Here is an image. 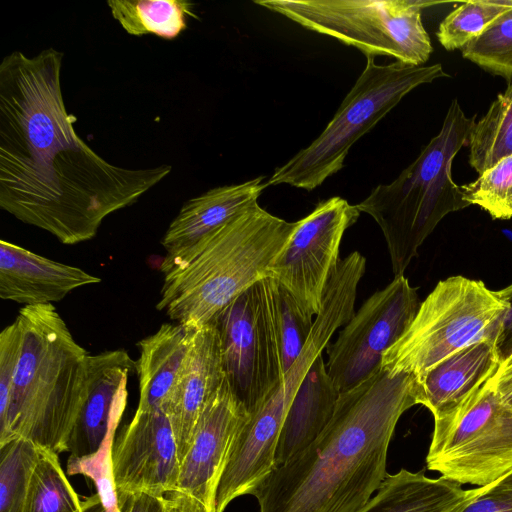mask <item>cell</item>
Here are the masks:
<instances>
[{
  "label": "cell",
  "mask_w": 512,
  "mask_h": 512,
  "mask_svg": "<svg viewBox=\"0 0 512 512\" xmlns=\"http://www.w3.org/2000/svg\"><path fill=\"white\" fill-rule=\"evenodd\" d=\"M63 57L13 51L0 64V208L70 245L94 238L172 166H116L84 142L63 99Z\"/></svg>",
  "instance_id": "obj_1"
},
{
  "label": "cell",
  "mask_w": 512,
  "mask_h": 512,
  "mask_svg": "<svg viewBox=\"0 0 512 512\" xmlns=\"http://www.w3.org/2000/svg\"><path fill=\"white\" fill-rule=\"evenodd\" d=\"M416 404L415 377L382 367L341 393L314 442L253 490L260 512H359L387 474L399 418Z\"/></svg>",
  "instance_id": "obj_2"
},
{
  "label": "cell",
  "mask_w": 512,
  "mask_h": 512,
  "mask_svg": "<svg viewBox=\"0 0 512 512\" xmlns=\"http://www.w3.org/2000/svg\"><path fill=\"white\" fill-rule=\"evenodd\" d=\"M297 225L259 204L181 252L166 255L157 309L198 329L233 299L268 277V267Z\"/></svg>",
  "instance_id": "obj_3"
},
{
  "label": "cell",
  "mask_w": 512,
  "mask_h": 512,
  "mask_svg": "<svg viewBox=\"0 0 512 512\" xmlns=\"http://www.w3.org/2000/svg\"><path fill=\"white\" fill-rule=\"evenodd\" d=\"M16 320L22 347L8 407L0 417V445L21 437L65 452L86 395L89 353L53 304L24 306Z\"/></svg>",
  "instance_id": "obj_4"
},
{
  "label": "cell",
  "mask_w": 512,
  "mask_h": 512,
  "mask_svg": "<svg viewBox=\"0 0 512 512\" xmlns=\"http://www.w3.org/2000/svg\"><path fill=\"white\" fill-rule=\"evenodd\" d=\"M475 119L476 115L466 116L454 99L439 133L419 156L394 181L376 186L356 205L382 230L395 276L404 274L446 215L469 206L452 179V162L468 144Z\"/></svg>",
  "instance_id": "obj_5"
},
{
  "label": "cell",
  "mask_w": 512,
  "mask_h": 512,
  "mask_svg": "<svg viewBox=\"0 0 512 512\" xmlns=\"http://www.w3.org/2000/svg\"><path fill=\"white\" fill-rule=\"evenodd\" d=\"M448 77L440 63L415 66L399 61L378 65L366 56V66L332 120L306 148L275 169L268 185L287 184L308 191L342 169L355 142L370 131L410 91Z\"/></svg>",
  "instance_id": "obj_6"
},
{
  "label": "cell",
  "mask_w": 512,
  "mask_h": 512,
  "mask_svg": "<svg viewBox=\"0 0 512 512\" xmlns=\"http://www.w3.org/2000/svg\"><path fill=\"white\" fill-rule=\"evenodd\" d=\"M507 303L482 281L452 276L420 303L407 331L384 354L391 375L419 377L444 358L484 340H496Z\"/></svg>",
  "instance_id": "obj_7"
},
{
  "label": "cell",
  "mask_w": 512,
  "mask_h": 512,
  "mask_svg": "<svg viewBox=\"0 0 512 512\" xmlns=\"http://www.w3.org/2000/svg\"><path fill=\"white\" fill-rule=\"evenodd\" d=\"M306 29L354 46L365 56L385 55L421 66L433 51L421 14L436 4L419 0L254 1Z\"/></svg>",
  "instance_id": "obj_8"
},
{
  "label": "cell",
  "mask_w": 512,
  "mask_h": 512,
  "mask_svg": "<svg viewBox=\"0 0 512 512\" xmlns=\"http://www.w3.org/2000/svg\"><path fill=\"white\" fill-rule=\"evenodd\" d=\"M427 467L459 484L488 485L512 471V410L490 379L458 409L434 420Z\"/></svg>",
  "instance_id": "obj_9"
},
{
  "label": "cell",
  "mask_w": 512,
  "mask_h": 512,
  "mask_svg": "<svg viewBox=\"0 0 512 512\" xmlns=\"http://www.w3.org/2000/svg\"><path fill=\"white\" fill-rule=\"evenodd\" d=\"M211 322L219 335L225 377L251 415L284 376L264 279L233 299Z\"/></svg>",
  "instance_id": "obj_10"
},
{
  "label": "cell",
  "mask_w": 512,
  "mask_h": 512,
  "mask_svg": "<svg viewBox=\"0 0 512 512\" xmlns=\"http://www.w3.org/2000/svg\"><path fill=\"white\" fill-rule=\"evenodd\" d=\"M420 303L402 275L371 295L328 344V375L339 393L361 384L381 368L385 352L407 331Z\"/></svg>",
  "instance_id": "obj_11"
},
{
  "label": "cell",
  "mask_w": 512,
  "mask_h": 512,
  "mask_svg": "<svg viewBox=\"0 0 512 512\" xmlns=\"http://www.w3.org/2000/svg\"><path fill=\"white\" fill-rule=\"evenodd\" d=\"M360 210L339 196L317 204L297 221L289 240L268 267V277L282 285L309 315H318L326 287L340 262L345 231Z\"/></svg>",
  "instance_id": "obj_12"
},
{
  "label": "cell",
  "mask_w": 512,
  "mask_h": 512,
  "mask_svg": "<svg viewBox=\"0 0 512 512\" xmlns=\"http://www.w3.org/2000/svg\"><path fill=\"white\" fill-rule=\"evenodd\" d=\"M109 470L116 497L137 493L164 497L176 491L180 459L164 409L136 410L111 444Z\"/></svg>",
  "instance_id": "obj_13"
},
{
  "label": "cell",
  "mask_w": 512,
  "mask_h": 512,
  "mask_svg": "<svg viewBox=\"0 0 512 512\" xmlns=\"http://www.w3.org/2000/svg\"><path fill=\"white\" fill-rule=\"evenodd\" d=\"M136 362L125 350L88 357L85 399L65 444L69 474L95 460L111 438L127 402V384Z\"/></svg>",
  "instance_id": "obj_14"
},
{
  "label": "cell",
  "mask_w": 512,
  "mask_h": 512,
  "mask_svg": "<svg viewBox=\"0 0 512 512\" xmlns=\"http://www.w3.org/2000/svg\"><path fill=\"white\" fill-rule=\"evenodd\" d=\"M248 417L225 377L198 418L190 447L180 464L176 491L195 498L213 512L217 484L230 445Z\"/></svg>",
  "instance_id": "obj_15"
},
{
  "label": "cell",
  "mask_w": 512,
  "mask_h": 512,
  "mask_svg": "<svg viewBox=\"0 0 512 512\" xmlns=\"http://www.w3.org/2000/svg\"><path fill=\"white\" fill-rule=\"evenodd\" d=\"M101 279L81 268L0 241V297L25 306L52 304Z\"/></svg>",
  "instance_id": "obj_16"
},
{
  "label": "cell",
  "mask_w": 512,
  "mask_h": 512,
  "mask_svg": "<svg viewBox=\"0 0 512 512\" xmlns=\"http://www.w3.org/2000/svg\"><path fill=\"white\" fill-rule=\"evenodd\" d=\"M224 378L219 335L210 322L196 329L184 368L165 409L174 431L180 464L205 404Z\"/></svg>",
  "instance_id": "obj_17"
},
{
  "label": "cell",
  "mask_w": 512,
  "mask_h": 512,
  "mask_svg": "<svg viewBox=\"0 0 512 512\" xmlns=\"http://www.w3.org/2000/svg\"><path fill=\"white\" fill-rule=\"evenodd\" d=\"M498 366L494 341L467 346L415 377L417 404L427 407L434 420L444 418L489 380Z\"/></svg>",
  "instance_id": "obj_18"
},
{
  "label": "cell",
  "mask_w": 512,
  "mask_h": 512,
  "mask_svg": "<svg viewBox=\"0 0 512 512\" xmlns=\"http://www.w3.org/2000/svg\"><path fill=\"white\" fill-rule=\"evenodd\" d=\"M264 176L219 186L189 199L170 223L162 245L166 255L186 250L244 213L268 187Z\"/></svg>",
  "instance_id": "obj_19"
},
{
  "label": "cell",
  "mask_w": 512,
  "mask_h": 512,
  "mask_svg": "<svg viewBox=\"0 0 512 512\" xmlns=\"http://www.w3.org/2000/svg\"><path fill=\"white\" fill-rule=\"evenodd\" d=\"M195 331L180 323H165L154 334L138 342L137 410L166 409L184 368Z\"/></svg>",
  "instance_id": "obj_20"
},
{
  "label": "cell",
  "mask_w": 512,
  "mask_h": 512,
  "mask_svg": "<svg viewBox=\"0 0 512 512\" xmlns=\"http://www.w3.org/2000/svg\"><path fill=\"white\" fill-rule=\"evenodd\" d=\"M338 397L320 355L287 411L276 446L275 467L287 463L314 442L330 422Z\"/></svg>",
  "instance_id": "obj_21"
},
{
  "label": "cell",
  "mask_w": 512,
  "mask_h": 512,
  "mask_svg": "<svg viewBox=\"0 0 512 512\" xmlns=\"http://www.w3.org/2000/svg\"><path fill=\"white\" fill-rule=\"evenodd\" d=\"M461 484L401 469L386 474L378 490L359 512H451L468 495Z\"/></svg>",
  "instance_id": "obj_22"
},
{
  "label": "cell",
  "mask_w": 512,
  "mask_h": 512,
  "mask_svg": "<svg viewBox=\"0 0 512 512\" xmlns=\"http://www.w3.org/2000/svg\"><path fill=\"white\" fill-rule=\"evenodd\" d=\"M112 17L130 35L153 34L166 40L187 28L189 17L199 19L193 4L183 0H108Z\"/></svg>",
  "instance_id": "obj_23"
},
{
  "label": "cell",
  "mask_w": 512,
  "mask_h": 512,
  "mask_svg": "<svg viewBox=\"0 0 512 512\" xmlns=\"http://www.w3.org/2000/svg\"><path fill=\"white\" fill-rule=\"evenodd\" d=\"M469 144V164L478 173L512 154V80L475 123Z\"/></svg>",
  "instance_id": "obj_24"
},
{
  "label": "cell",
  "mask_w": 512,
  "mask_h": 512,
  "mask_svg": "<svg viewBox=\"0 0 512 512\" xmlns=\"http://www.w3.org/2000/svg\"><path fill=\"white\" fill-rule=\"evenodd\" d=\"M265 293L274 331L280 347L283 374L303 350L313 327L295 298L276 280L264 278Z\"/></svg>",
  "instance_id": "obj_25"
},
{
  "label": "cell",
  "mask_w": 512,
  "mask_h": 512,
  "mask_svg": "<svg viewBox=\"0 0 512 512\" xmlns=\"http://www.w3.org/2000/svg\"><path fill=\"white\" fill-rule=\"evenodd\" d=\"M80 499L64 470L58 454L40 448V457L31 475L24 512H82Z\"/></svg>",
  "instance_id": "obj_26"
},
{
  "label": "cell",
  "mask_w": 512,
  "mask_h": 512,
  "mask_svg": "<svg viewBox=\"0 0 512 512\" xmlns=\"http://www.w3.org/2000/svg\"><path fill=\"white\" fill-rule=\"evenodd\" d=\"M40 448L25 438L0 445V512H24L29 484Z\"/></svg>",
  "instance_id": "obj_27"
},
{
  "label": "cell",
  "mask_w": 512,
  "mask_h": 512,
  "mask_svg": "<svg viewBox=\"0 0 512 512\" xmlns=\"http://www.w3.org/2000/svg\"><path fill=\"white\" fill-rule=\"evenodd\" d=\"M510 6V0L463 2L442 20L436 32L437 39L446 50L462 49Z\"/></svg>",
  "instance_id": "obj_28"
},
{
  "label": "cell",
  "mask_w": 512,
  "mask_h": 512,
  "mask_svg": "<svg viewBox=\"0 0 512 512\" xmlns=\"http://www.w3.org/2000/svg\"><path fill=\"white\" fill-rule=\"evenodd\" d=\"M510 5L480 36L461 49L465 59L507 82L512 80V0Z\"/></svg>",
  "instance_id": "obj_29"
},
{
  "label": "cell",
  "mask_w": 512,
  "mask_h": 512,
  "mask_svg": "<svg viewBox=\"0 0 512 512\" xmlns=\"http://www.w3.org/2000/svg\"><path fill=\"white\" fill-rule=\"evenodd\" d=\"M464 200L493 219L512 218V154L499 160L468 184L460 185Z\"/></svg>",
  "instance_id": "obj_30"
},
{
  "label": "cell",
  "mask_w": 512,
  "mask_h": 512,
  "mask_svg": "<svg viewBox=\"0 0 512 512\" xmlns=\"http://www.w3.org/2000/svg\"><path fill=\"white\" fill-rule=\"evenodd\" d=\"M451 512H512V471L476 489Z\"/></svg>",
  "instance_id": "obj_31"
},
{
  "label": "cell",
  "mask_w": 512,
  "mask_h": 512,
  "mask_svg": "<svg viewBox=\"0 0 512 512\" xmlns=\"http://www.w3.org/2000/svg\"><path fill=\"white\" fill-rule=\"evenodd\" d=\"M22 347V331L18 321L0 333V417L6 413L13 379Z\"/></svg>",
  "instance_id": "obj_32"
},
{
  "label": "cell",
  "mask_w": 512,
  "mask_h": 512,
  "mask_svg": "<svg viewBox=\"0 0 512 512\" xmlns=\"http://www.w3.org/2000/svg\"><path fill=\"white\" fill-rule=\"evenodd\" d=\"M496 292L507 303V310L494 342L500 363L512 353V283Z\"/></svg>",
  "instance_id": "obj_33"
},
{
  "label": "cell",
  "mask_w": 512,
  "mask_h": 512,
  "mask_svg": "<svg viewBox=\"0 0 512 512\" xmlns=\"http://www.w3.org/2000/svg\"><path fill=\"white\" fill-rule=\"evenodd\" d=\"M121 512H165V497L145 493L116 497Z\"/></svg>",
  "instance_id": "obj_34"
},
{
  "label": "cell",
  "mask_w": 512,
  "mask_h": 512,
  "mask_svg": "<svg viewBox=\"0 0 512 512\" xmlns=\"http://www.w3.org/2000/svg\"><path fill=\"white\" fill-rule=\"evenodd\" d=\"M490 382L501 401L512 410V353L499 363Z\"/></svg>",
  "instance_id": "obj_35"
},
{
  "label": "cell",
  "mask_w": 512,
  "mask_h": 512,
  "mask_svg": "<svg viewBox=\"0 0 512 512\" xmlns=\"http://www.w3.org/2000/svg\"><path fill=\"white\" fill-rule=\"evenodd\" d=\"M165 497V512H209L206 507L195 498L173 491Z\"/></svg>",
  "instance_id": "obj_36"
},
{
  "label": "cell",
  "mask_w": 512,
  "mask_h": 512,
  "mask_svg": "<svg viewBox=\"0 0 512 512\" xmlns=\"http://www.w3.org/2000/svg\"><path fill=\"white\" fill-rule=\"evenodd\" d=\"M82 512H121V510L117 504L105 502L98 492L83 500Z\"/></svg>",
  "instance_id": "obj_37"
}]
</instances>
